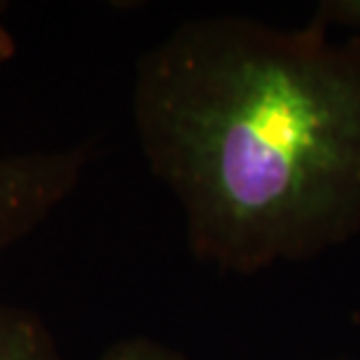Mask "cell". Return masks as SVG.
<instances>
[{
    "label": "cell",
    "mask_w": 360,
    "mask_h": 360,
    "mask_svg": "<svg viewBox=\"0 0 360 360\" xmlns=\"http://www.w3.org/2000/svg\"><path fill=\"white\" fill-rule=\"evenodd\" d=\"M89 150H33L0 157V253L19 243L75 190Z\"/></svg>",
    "instance_id": "obj_2"
},
{
    "label": "cell",
    "mask_w": 360,
    "mask_h": 360,
    "mask_svg": "<svg viewBox=\"0 0 360 360\" xmlns=\"http://www.w3.org/2000/svg\"><path fill=\"white\" fill-rule=\"evenodd\" d=\"M134 122L192 253L250 274L360 232V42L222 14L136 66Z\"/></svg>",
    "instance_id": "obj_1"
},
{
    "label": "cell",
    "mask_w": 360,
    "mask_h": 360,
    "mask_svg": "<svg viewBox=\"0 0 360 360\" xmlns=\"http://www.w3.org/2000/svg\"><path fill=\"white\" fill-rule=\"evenodd\" d=\"M314 26L328 31L330 26L360 35V0H328L321 3L311 21Z\"/></svg>",
    "instance_id": "obj_5"
},
{
    "label": "cell",
    "mask_w": 360,
    "mask_h": 360,
    "mask_svg": "<svg viewBox=\"0 0 360 360\" xmlns=\"http://www.w3.org/2000/svg\"><path fill=\"white\" fill-rule=\"evenodd\" d=\"M0 360H63L40 316L0 304Z\"/></svg>",
    "instance_id": "obj_3"
},
{
    "label": "cell",
    "mask_w": 360,
    "mask_h": 360,
    "mask_svg": "<svg viewBox=\"0 0 360 360\" xmlns=\"http://www.w3.org/2000/svg\"><path fill=\"white\" fill-rule=\"evenodd\" d=\"M3 7H5V5H3V3H0V12H3Z\"/></svg>",
    "instance_id": "obj_7"
},
{
    "label": "cell",
    "mask_w": 360,
    "mask_h": 360,
    "mask_svg": "<svg viewBox=\"0 0 360 360\" xmlns=\"http://www.w3.org/2000/svg\"><path fill=\"white\" fill-rule=\"evenodd\" d=\"M96 360H183L174 349L148 340V337H131L108 347Z\"/></svg>",
    "instance_id": "obj_4"
},
{
    "label": "cell",
    "mask_w": 360,
    "mask_h": 360,
    "mask_svg": "<svg viewBox=\"0 0 360 360\" xmlns=\"http://www.w3.org/2000/svg\"><path fill=\"white\" fill-rule=\"evenodd\" d=\"M14 49H17V45H14L12 35L7 33V28L0 24V66H3L5 61H10L14 56Z\"/></svg>",
    "instance_id": "obj_6"
}]
</instances>
